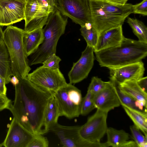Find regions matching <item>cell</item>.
<instances>
[{"mask_svg":"<svg viewBox=\"0 0 147 147\" xmlns=\"http://www.w3.org/2000/svg\"><path fill=\"white\" fill-rule=\"evenodd\" d=\"M81 34L86 40L87 45L94 49L97 44L99 34L91 24L81 26L80 29Z\"/></svg>","mask_w":147,"mask_h":147,"instance_id":"cell-25","label":"cell"},{"mask_svg":"<svg viewBox=\"0 0 147 147\" xmlns=\"http://www.w3.org/2000/svg\"><path fill=\"white\" fill-rule=\"evenodd\" d=\"M67 17L57 9L49 16L45 26L43 28L44 39L37 50L31 55L30 65L42 63L50 55L56 54L58 42L65 32Z\"/></svg>","mask_w":147,"mask_h":147,"instance_id":"cell-3","label":"cell"},{"mask_svg":"<svg viewBox=\"0 0 147 147\" xmlns=\"http://www.w3.org/2000/svg\"><path fill=\"white\" fill-rule=\"evenodd\" d=\"M44 38L43 28H39L29 32H25L23 41L28 57L37 50L42 43Z\"/></svg>","mask_w":147,"mask_h":147,"instance_id":"cell-20","label":"cell"},{"mask_svg":"<svg viewBox=\"0 0 147 147\" xmlns=\"http://www.w3.org/2000/svg\"><path fill=\"white\" fill-rule=\"evenodd\" d=\"M49 142L47 138L38 134L34 136L27 147H48Z\"/></svg>","mask_w":147,"mask_h":147,"instance_id":"cell-34","label":"cell"},{"mask_svg":"<svg viewBox=\"0 0 147 147\" xmlns=\"http://www.w3.org/2000/svg\"><path fill=\"white\" fill-rule=\"evenodd\" d=\"M102 9L110 15L126 18L133 13L132 5L130 3L121 4L111 2L106 0H98Z\"/></svg>","mask_w":147,"mask_h":147,"instance_id":"cell-21","label":"cell"},{"mask_svg":"<svg viewBox=\"0 0 147 147\" xmlns=\"http://www.w3.org/2000/svg\"><path fill=\"white\" fill-rule=\"evenodd\" d=\"M26 0H0V26H8L24 20Z\"/></svg>","mask_w":147,"mask_h":147,"instance_id":"cell-11","label":"cell"},{"mask_svg":"<svg viewBox=\"0 0 147 147\" xmlns=\"http://www.w3.org/2000/svg\"><path fill=\"white\" fill-rule=\"evenodd\" d=\"M94 52V48L87 45L82 52L80 58L76 62L73 63L68 73L69 83L75 84L87 77L93 66Z\"/></svg>","mask_w":147,"mask_h":147,"instance_id":"cell-12","label":"cell"},{"mask_svg":"<svg viewBox=\"0 0 147 147\" xmlns=\"http://www.w3.org/2000/svg\"><path fill=\"white\" fill-rule=\"evenodd\" d=\"M24 30L11 25L3 31V39L7 49L13 76L26 78L31 69L23 45Z\"/></svg>","mask_w":147,"mask_h":147,"instance_id":"cell-4","label":"cell"},{"mask_svg":"<svg viewBox=\"0 0 147 147\" xmlns=\"http://www.w3.org/2000/svg\"><path fill=\"white\" fill-rule=\"evenodd\" d=\"M28 80L38 87L53 93L67 83L59 68L41 66L27 76Z\"/></svg>","mask_w":147,"mask_h":147,"instance_id":"cell-7","label":"cell"},{"mask_svg":"<svg viewBox=\"0 0 147 147\" xmlns=\"http://www.w3.org/2000/svg\"><path fill=\"white\" fill-rule=\"evenodd\" d=\"M59 107L60 116L69 119L80 115L82 98L81 91L69 83L53 93Z\"/></svg>","mask_w":147,"mask_h":147,"instance_id":"cell-5","label":"cell"},{"mask_svg":"<svg viewBox=\"0 0 147 147\" xmlns=\"http://www.w3.org/2000/svg\"><path fill=\"white\" fill-rule=\"evenodd\" d=\"M115 85V92L121 105L140 110L138 108V102L131 96L120 90Z\"/></svg>","mask_w":147,"mask_h":147,"instance_id":"cell-26","label":"cell"},{"mask_svg":"<svg viewBox=\"0 0 147 147\" xmlns=\"http://www.w3.org/2000/svg\"><path fill=\"white\" fill-rule=\"evenodd\" d=\"M94 95L87 91L85 96L82 98L80 107V115L85 116L95 108L94 101Z\"/></svg>","mask_w":147,"mask_h":147,"instance_id":"cell-27","label":"cell"},{"mask_svg":"<svg viewBox=\"0 0 147 147\" xmlns=\"http://www.w3.org/2000/svg\"><path fill=\"white\" fill-rule=\"evenodd\" d=\"M125 112L138 127L147 138V113L146 110L143 111L122 106Z\"/></svg>","mask_w":147,"mask_h":147,"instance_id":"cell-23","label":"cell"},{"mask_svg":"<svg viewBox=\"0 0 147 147\" xmlns=\"http://www.w3.org/2000/svg\"><path fill=\"white\" fill-rule=\"evenodd\" d=\"M115 84L110 80L103 89L94 95L95 108L108 112L121 105L115 92Z\"/></svg>","mask_w":147,"mask_h":147,"instance_id":"cell-15","label":"cell"},{"mask_svg":"<svg viewBox=\"0 0 147 147\" xmlns=\"http://www.w3.org/2000/svg\"><path fill=\"white\" fill-rule=\"evenodd\" d=\"M106 133L107 147H138L134 141H128L129 134L123 130H117L112 127H108Z\"/></svg>","mask_w":147,"mask_h":147,"instance_id":"cell-17","label":"cell"},{"mask_svg":"<svg viewBox=\"0 0 147 147\" xmlns=\"http://www.w3.org/2000/svg\"><path fill=\"white\" fill-rule=\"evenodd\" d=\"M133 13L147 15V0H143L137 4L132 5Z\"/></svg>","mask_w":147,"mask_h":147,"instance_id":"cell-35","label":"cell"},{"mask_svg":"<svg viewBox=\"0 0 147 147\" xmlns=\"http://www.w3.org/2000/svg\"><path fill=\"white\" fill-rule=\"evenodd\" d=\"M11 102L6 95H0V111L7 109Z\"/></svg>","mask_w":147,"mask_h":147,"instance_id":"cell-36","label":"cell"},{"mask_svg":"<svg viewBox=\"0 0 147 147\" xmlns=\"http://www.w3.org/2000/svg\"><path fill=\"white\" fill-rule=\"evenodd\" d=\"M94 53L101 67H117L142 61L147 55V43L124 37L119 45Z\"/></svg>","mask_w":147,"mask_h":147,"instance_id":"cell-2","label":"cell"},{"mask_svg":"<svg viewBox=\"0 0 147 147\" xmlns=\"http://www.w3.org/2000/svg\"><path fill=\"white\" fill-rule=\"evenodd\" d=\"M108 112L97 109L89 117L84 125L80 126L79 134L84 141L91 143L95 147H107L106 142L100 140L106 133L108 127L107 120Z\"/></svg>","mask_w":147,"mask_h":147,"instance_id":"cell-6","label":"cell"},{"mask_svg":"<svg viewBox=\"0 0 147 147\" xmlns=\"http://www.w3.org/2000/svg\"><path fill=\"white\" fill-rule=\"evenodd\" d=\"M2 146V145L1 143L0 144V147H1Z\"/></svg>","mask_w":147,"mask_h":147,"instance_id":"cell-42","label":"cell"},{"mask_svg":"<svg viewBox=\"0 0 147 147\" xmlns=\"http://www.w3.org/2000/svg\"><path fill=\"white\" fill-rule=\"evenodd\" d=\"M80 126H64L57 122L50 127L49 131L57 136L63 147H95L82 138L79 134Z\"/></svg>","mask_w":147,"mask_h":147,"instance_id":"cell-10","label":"cell"},{"mask_svg":"<svg viewBox=\"0 0 147 147\" xmlns=\"http://www.w3.org/2000/svg\"><path fill=\"white\" fill-rule=\"evenodd\" d=\"M49 15L35 16L28 24L25 25L24 31L29 32L39 28H43L46 24Z\"/></svg>","mask_w":147,"mask_h":147,"instance_id":"cell-29","label":"cell"},{"mask_svg":"<svg viewBox=\"0 0 147 147\" xmlns=\"http://www.w3.org/2000/svg\"><path fill=\"white\" fill-rule=\"evenodd\" d=\"M113 3L121 4H125L128 0H106Z\"/></svg>","mask_w":147,"mask_h":147,"instance_id":"cell-40","label":"cell"},{"mask_svg":"<svg viewBox=\"0 0 147 147\" xmlns=\"http://www.w3.org/2000/svg\"><path fill=\"white\" fill-rule=\"evenodd\" d=\"M18 78L19 82L15 86L13 102H11L7 109L34 135H42L44 113L53 93L35 85L27 77Z\"/></svg>","mask_w":147,"mask_h":147,"instance_id":"cell-1","label":"cell"},{"mask_svg":"<svg viewBox=\"0 0 147 147\" xmlns=\"http://www.w3.org/2000/svg\"><path fill=\"white\" fill-rule=\"evenodd\" d=\"M60 114L57 101L53 94L47 104L44 114L43 122V134L49 131L50 127L57 121Z\"/></svg>","mask_w":147,"mask_h":147,"instance_id":"cell-19","label":"cell"},{"mask_svg":"<svg viewBox=\"0 0 147 147\" xmlns=\"http://www.w3.org/2000/svg\"><path fill=\"white\" fill-rule=\"evenodd\" d=\"M57 9L81 26L92 24L89 0H57Z\"/></svg>","mask_w":147,"mask_h":147,"instance_id":"cell-8","label":"cell"},{"mask_svg":"<svg viewBox=\"0 0 147 147\" xmlns=\"http://www.w3.org/2000/svg\"><path fill=\"white\" fill-rule=\"evenodd\" d=\"M130 129L138 147H147V138L142 134L140 130L134 124L130 126Z\"/></svg>","mask_w":147,"mask_h":147,"instance_id":"cell-30","label":"cell"},{"mask_svg":"<svg viewBox=\"0 0 147 147\" xmlns=\"http://www.w3.org/2000/svg\"><path fill=\"white\" fill-rule=\"evenodd\" d=\"M124 37L122 26L106 30L99 34L94 52L119 45Z\"/></svg>","mask_w":147,"mask_h":147,"instance_id":"cell-16","label":"cell"},{"mask_svg":"<svg viewBox=\"0 0 147 147\" xmlns=\"http://www.w3.org/2000/svg\"><path fill=\"white\" fill-rule=\"evenodd\" d=\"M61 59L56 54L49 55L42 63V66L49 69L59 68V63Z\"/></svg>","mask_w":147,"mask_h":147,"instance_id":"cell-32","label":"cell"},{"mask_svg":"<svg viewBox=\"0 0 147 147\" xmlns=\"http://www.w3.org/2000/svg\"><path fill=\"white\" fill-rule=\"evenodd\" d=\"M19 82L18 78L14 76H13L12 77H11L10 80V82L14 86L17 85L19 83Z\"/></svg>","mask_w":147,"mask_h":147,"instance_id":"cell-39","label":"cell"},{"mask_svg":"<svg viewBox=\"0 0 147 147\" xmlns=\"http://www.w3.org/2000/svg\"><path fill=\"white\" fill-rule=\"evenodd\" d=\"M39 8L37 0H26L24 11L25 25L34 17L38 12Z\"/></svg>","mask_w":147,"mask_h":147,"instance_id":"cell-28","label":"cell"},{"mask_svg":"<svg viewBox=\"0 0 147 147\" xmlns=\"http://www.w3.org/2000/svg\"><path fill=\"white\" fill-rule=\"evenodd\" d=\"M3 31L1 26H0V41L3 39Z\"/></svg>","mask_w":147,"mask_h":147,"instance_id":"cell-41","label":"cell"},{"mask_svg":"<svg viewBox=\"0 0 147 147\" xmlns=\"http://www.w3.org/2000/svg\"><path fill=\"white\" fill-rule=\"evenodd\" d=\"M127 18V22L132 28L133 32L142 42L147 43V28L141 21L136 18Z\"/></svg>","mask_w":147,"mask_h":147,"instance_id":"cell-24","label":"cell"},{"mask_svg":"<svg viewBox=\"0 0 147 147\" xmlns=\"http://www.w3.org/2000/svg\"><path fill=\"white\" fill-rule=\"evenodd\" d=\"M8 126L5 138L1 143L5 147H27L34 136L14 117Z\"/></svg>","mask_w":147,"mask_h":147,"instance_id":"cell-13","label":"cell"},{"mask_svg":"<svg viewBox=\"0 0 147 147\" xmlns=\"http://www.w3.org/2000/svg\"><path fill=\"white\" fill-rule=\"evenodd\" d=\"M5 78L0 75V95H6L7 88Z\"/></svg>","mask_w":147,"mask_h":147,"instance_id":"cell-38","label":"cell"},{"mask_svg":"<svg viewBox=\"0 0 147 147\" xmlns=\"http://www.w3.org/2000/svg\"><path fill=\"white\" fill-rule=\"evenodd\" d=\"M120 90L126 93L138 103L140 109L143 111L147 106V93L138 85L136 81L130 80L116 85Z\"/></svg>","mask_w":147,"mask_h":147,"instance_id":"cell-18","label":"cell"},{"mask_svg":"<svg viewBox=\"0 0 147 147\" xmlns=\"http://www.w3.org/2000/svg\"><path fill=\"white\" fill-rule=\"evenodd\" d=\"M136 82L139 87L147 93V77H142L136 81Z\"/></svg>","mask_w":147,"mask_h":147,"instance_id":"cell-37","label":"cell"},{"mask_svg":"<svg viewBox=\"0 0 147 147\" xmlns=\"http://www.w3.org/2000/svg\"><path fill=\"white\" fill-rule=\"evenodd\" d=\"M92 25L99 34L122 26L126 18L111 16L102 9L98 0H89Z\"/></svg>","mask_w":147,"mask_h":147,"instance_id":"cell-9","label":"cell"},{"mask_svg":"<svg viewBox=\"0 0 147 147\" xmlns=\"http://www.w3.org/2000/svg\"><path fill=\"white\" fill-rule=\"evenodd\" d=\"M0 75L5 78L6 84L13 76L9 55L3 39L0 41Z\"/></svg>","mask_w":147,"mask_h":147,"instance_id":"cell-22","label":"cell"},{"mask_svg":"<svg viewBox=\"0 0 147 147\" xmlns=\"http://www.w3.org/2000/svg\"><path fill=\"white\" fill-rule=\"evenodd\" d=\"M108 82H104L97 77H93L88 88L87 91L92 93L94 95L98 93L107 86Z\"/></svg>","mask_w":147,"mask_h":147,"instance_id":"cell-31","label":"cell"},{"mask_svg":"<svg viewBox=\"0 0 147 147\" xmlns=\"http://www.w3.org/2000/svg\"><path fill=\"white\" fill-rule=\"evenodd\" d=\"M108 69L110 80L116 85L128 81H137L143 77L145 69L144 64L142 61Z\"/></svg>","mask_w":147,"mask_h":147,"instance_id":"cell-14","label":"cell"},{"mask_svg":"<svg viewBox=\"0 0 147 147\" xmlns=\"http://www.w3.org/2000/svg\"><path fill=\"white\" fill-rule=\"evenodd\" d=\"M39 9L50 13L57 9V0H37Z\"/></svg>","mask_w":147,"mask_h":147,"instance_id":"cell-33","label":"cell"}]
</instances>
